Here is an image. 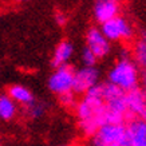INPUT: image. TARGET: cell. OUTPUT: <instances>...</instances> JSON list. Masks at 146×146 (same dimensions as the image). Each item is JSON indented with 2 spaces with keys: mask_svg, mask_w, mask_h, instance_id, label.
<instances>
[{
  "mask_svg": "<svg viewBox=\"0 0 146 146\" xmlns=\"http://www.w3.org/2000/svg\"><path fill=\"white\" fill-rule=\"evenodd\" d=\"M133 60L142 71H146V31H142L134 43Z\"/></svg>",
  "mask_w": 146,
  "mask_h": 146,
  "instance_id": "cell-11",
  "label": "cell"
},
{
  "mask_svg": "<svg viewBox=\"0 0 146 146\" xmlns=\"http://www.w3.org/2000/svg\"><path fill=\"white\" fill-rule=\"evenodd\" d=\"M121 0H95L93 7L94 19L99 24L119 16Z\"/></svg>",
  "mask_w": 146,
  "mask_h": 146,
  "instance_id": "cell-7",
  "label": "cell"
},
{
  "mask_svg": "<svg viewBox=\"0 0 146 146\" xmlns=\"http://www.w3.org/2000/svg\"><path fill=\"white\" fill-rule=\"evenodd\" d=\"M126 146H146V122L138 117L126 122Z\"/></svg>",
  "mask_w": 146,
  "mask_h": 146,
  "instance_id": "cell-8",
  "label": "cell"
},
{
  "mask_svg": "<svg viewBox=\"0 0 146 146\" xmlns=\"http://www.w3.org/2000/svg\"><path fill=\"white\" fill-rule=\"evenodd\" d=\"M101 31L110 42H121V40L127 42L133 39L134 36L133 26L127 19L121 15L101 24Z\"/></svg>",
  "mask_w": 146,
  "mask_h": 146,
  "instance_id": "cell-3",
  "label": "cell"
},
{
  "mask_svg": "<svg viewBox=\"0 0 146 146\" xmlns=\"http://www.w3.org/2000/svg\"><path fill=\"white\" fill-rule=\"evenodd\" d=\"M16 114V102L8 94L0 95V118L4 121L12 119Z\"/></svg>",
  "mask_w": 146,
  "mask_h": 146,
  "instance_id": "cell-13",
  "label": "cell"
},
{
  "mask_svg": "<svg viewBox=\"0 0 146 146\" xmlns=\"http://www.w3.org/2000/svg\"><path fill=\"white\" fill-rule=\"evenodd\" d=\"M55 20H56L58 26H60V27L66 26V23H67L66 15H64V13H62V12H56V13H55Z\"/></svg>",
  "mask_w": 146,
  "mask_h": 146,
  "instance_id": "cell-17",
  "label": "cell"
},
{
  "mask_svg": "<svg viewBox=\"0 0 146 146\" xmlns=\"http://www.w3.org/2000/svg\"><path fill=\"white\" fill-rule=\"evenodd\" d=\"M75 71L74 67L62 66L59 68H55L48 79V89L58 97L62 94L74 91V80H75Z\"/></svg>",
  "mask_w": 146,
  "mask_h": 146,
  "instance_id": "cell-4",
  "label": "cell"
},
{
  "mask_svg": "<svg viewBox=\"0 0 146 146\" xmlns=\"http://www.w3.org/2000/svg\"><path fill=\"white\" fill-rule=\"evenodd\" d=\"M44 105H42V103H38V102H34L31 105H28L26 106V113L28 117H31V118H39L42 115L44 114Z\"/></svg>",
  "mask_w": 146,
  "mask_h": 146,
  "instance_id": "cell-14",
  "label": "cell"
},
{
  "mask_svg": "<svg viewBox=\"0 0 146 146\" xmlns=\"http://www.w3.org/2000/svg\"><path fill=\"white\" fill-rule=\"evenodd\" d=\"M142 90H143V93L146 95V71H143V74H142Z\"/></svg>",
  "mask_w": 146,
  "mask_h": 146,
  "instance_id": "cell-18",
  "label": "cell"
},
{
  "mask_svg": "<svg viewBox=\"0 0 146 146\" xmlns=\"http://www.w3.org/2000/svg\"><path fill=\"white\" fill-rule=\"evenodd\" d=\"M98 80H99V71L97 70V67H82L75 71L74 93L84 95L91 87L98 84Z\"/></svg>",
  "mask_w": 146,
  "mask_h": 146,
  "instance_id": "cell-6",
  "label": "cell"
},
{
  "mask_svg": "<svg viewBox=\"0 0 146 146\" xmlns=\"http://www.w3.org/2000/svg\"><path fill=\"white\" fill-rule=\"evenodd\" d=\"M74 54V46L72 43H70L68 40H62L58 47L54 51L52 59H51V66L54 68H59L62 66H66L70 58Z\"/></svg>",
  "mask_w": 146,
  "mask_h": 146,
  "instance_id": "cell-10",
  "label": "cell"
},
{
  "mask_svg": "<svg viewBox=\"0 0 146 146\" xmlns=\"http://www.w3.org/2000/svg\"><path fill=\"white\" fill-rule=\"evenodd\" d=\"M8 95L12 98L16 103H20V105H23L24 107L35 102L31 91L27 89V87H24V86H20V84H12V86H9Z\"/></svg>",
  "mask_w": 146,
  "mask_h": 146,
  "instance_id": "cell-12",
  "label": "cell"
},
{
  "mask_svg": "<svg viewBox=\"0 0 146 146\" xmlns=\"http://www.w3.org/2000/svg\"><path fill=\"white\" fill-rule=\"evenodd\" d=\"M82 62H83L84 66L87 67H94L95 66V63H97L98 58L95 56V54L89 48V47H84L83 51H82Z\"/></svg>",
  "mask_w": 146,
  "mask_h": 146,
  "instance_id": "cell-15",
  "label": "cell"
},
{
  "mask_svg": "<svg viewBox=\"0 0 146 146\" xmlns=\"http://www.w3.org/2000/svg\"><path fill=\"white\" fill-rule=\"evenodd\" d=\"M107 78L110 83L118 86L125 93H127L130 90L137 89L139 84V80H141L139 67L135 64L131 58L118 59V62L109 71Z\"/></svg>",
  "mask_w": 146,
  "mask_h": 146,
  "instance_id": "cell-1",
  "label": "cell"
},
{
  "mask_svg": "<svg viewBox=\"0 0 146 146\" xmlns=\"http://www.w3.org/2000/svg\"><path fill=\"white\" fill-rule=\"evenodd\" d=\"M138 118H141V119H143L146 122V107L143 109V110H142V113L139 114V117H138Z\"/></svg>",
  "mask_w": 146,
  "mask_h": 146,
  "instance_id": "cell-19",
  "label": "cell"
},
{
  "mask_svg": "<svg viewBox=\"0 0 146 146\" xmlns=\"http://www.w3.org/2000/svg\"><path fill=\"white\" fill-rule=\"evenodd\" d=\"M18 1H20V3H24V1H28V0H18Z\"/></svg>",
  "mask_w": 146,
  "mask_h": 146,
  "instance_id": "cell-20",
  "label": "cell"
},
{
  "mask_svg": "<svg viewBox=\"0 0 146 146\" xmlns=\"http://www.w3.org/2000/svg\"><path fill=\"white\" fill-rule=\"evenodd\" d=\"M86 47H89L98 59L106 58L111 51L110 40L103 35L101 28L97 27H91L86 34Z\"/></svg>",
  "mask_w": 146,
  "mask_h": 146,
  "instance_id": "cell-5",
  "label": "cell"
},
{
  "mask_svg": "<svg viewBox=\"0 0 146 146\" xmlns=\"http://www.w3.org/2000/svg\"><path fill=\"white\" fill-rule=\"evenodd\" d=\"M76 94L74 91H70V93H66V94H62V95H59V102L62 103L64 107H76V98H75Z\"/></svg>",
  "mask_w": 146,
  "mask_h": 146,
  "instance_id": "cell-16",
  "label": "cell"
},
{
  "mask_svg": "<svg viewBox=\"0 0 146 146\" xmlns=\"http://www.w3.org/2000/svg\"><path fill=\"white\" fill-rule=\"evenodd\" d=\"M93 146H126V125L105 123L91 137Z\"/></svg>",
  "mask_w": 146,
  "mask_h": 146,
  "instance_id": "cell-2",
  "label": "cell"
},
{
  "mask_svg": "<svg viewBox=\"0 0 146 146\" xmlns=\"http://www.w3.org/2000/svg\"><path fill=\"white\" fill-rule=\"evenodd\" d=\"M126 101H127L129 114L131 118L139 117L142 110L146 107V95L141 87L133 89L126 93Z\"/></svg>",
  "mask_w": 146,
  "mask_h": 146,
  "instance_id": "cell-9",
  "label": "cell"
}]
</instances>
